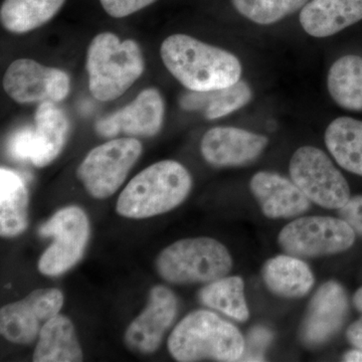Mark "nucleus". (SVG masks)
Here are the masks:
<instances>
[{"instance_id": "obj_7", "label": "nucleus", "mask_w": 362, "mask_h": 362, "mask_svg": "<svg viewBox=\"0 0 362 362\" xmlns=\"http://www.w3.org/2000/svg\"><path fill=\"white\" fill-rule=\"evenodd\" d=\"M142 153L134 138H120L90 150L77 170L78 180L94 199L110 197L123 185Z\"/></svg>"}, {"instance_id": "obj_8", "label": "nucleus", "mask_w": 362, "mask_h": 362, "mask_svg": "<svg viewBox=\"0 0 362 362\" xmlns=\"http://www.w3.org/2000/svg\"><path fill=\"white\" fill-rule=\"evenodd\" d=\"M289 170L293 182L317 206L339 209L351 197L349 182L321 149L300 147L292 156Z\"/></svg>"}, {"instance_id": "obj_13", "label": "nucleus", "mask_w": 362, "mask_h": 362, "mask_svg": "<svg viewBox=\"0 0 362 362\" xmlns=\"http://www.w3.org/2000/svg\"><path fill=\"white\" fill-rule=\"evenodd\" d=\"M177 307V299L170 289L164 286L152 288L146 308L126 330L127 346L144 354L156 351L166 331L175 321Z\"/></svg>"}, {"instance_id": "obj_12", "label": "nucleus", "mask_w": 362, "mask_h": 362, "mask_svg": "<svg viewBox=\"0 0 362 362\" xmlns=\"http://www.w3.org/2000/svg\"><path fill=\"white\" fill-rule=\"evenodd\" d=\"M349 303L346 291L337 281L320 286L312 297L300 327V338L309 347L320 346L342 327Z\"/></svg>"}, {"instance_id": "obj_20", "label": "nucleus", "mask_w": 362, "mask_h": 362, "mask_svg": "<svg viewBox=\"0 0 362 362\" xmlns=\"http://www.w3.org/2000/svg\"><path fill=\"white\" fill-rule=\"evenodd\" d=\"M83 358L71 319L59 314L49 319L40 330L33 361L77 362L83 361Z\"/></svg>"}, {"instance_id": "obj_15", "label": "nucleus", "mask_w": 362, "mask_h": 362, "mask_svg": "<svg viewBox=\"0 0 362 362\" xmlns=\"http://www.w3.org/2000/svg\"><path fill=\"white\" fill-rule=\"evenodd\" d=\"M269 139L264 135L235 127H214L202 140V156L216 168L244 166L265 150Z\"/></svg>"}, {"instance_id": "obj_18", "label": "nucleus", "mask_w": 362, "mask_h": 362, "mask_svg": "<svg viewBox=\"0 0 362 362\" xmlns=\"http://www.w3.org/2000/svg\"><path fill=\"white\" fill-rule=\"evenodd\" d=\"M35 121L30 161L37 168H45L59 156L65 146L70 124L64 111L52 102L40 104L35 112Z\"/></svg>"}, {"instance_id": "obj_21", "label": "nucleus", "mask_w": 362, "mask_h": 362, "mask_svg": "<svg viewBox=\"0 0 362 362\" xmlns=\"http://www.w3.org/2000/svg\"><path fill=\"white\" fill-rule=\"evenodd\" d=\"M252 99L251 87L240 80L223 89L207 92L190 90L180 98V104L183 110L202 111L206 119L214 120L242 109Z\"/></svg>"}, {"instance_id": "obj_32", "label": "nucleus", "mask_w": 362, "mask_h": 362, "mask_svg": "<svg viewBox=\"0 0 362 362\" xmlns=\"http://www.w3.org/2000/svg\"><path fill=\"white\" fill-rule=\"evenodd\" d=\"M346 337L350 344L356 349H362V318L349 326L346 331Z\"/></svg>"}, {"instance_id": "obj_33", "label": "nucleus", "mask_w": 362, "mask_h": 362, "mask_svg": "<svg viewBox=\"0 0 362 362\" xmlns=\"http://www.w3.org/2000/svg\"><path fill=\"white\" fill-rule=\"evenodd\" d=\"M343 361L347 362H362V349L350 350L343 356Z\"/></svg>"}, {"instance_id": "obj_29", "label": "nucleus", "mask_w": 362, "mask_h": 362, "mask_svg": "<svg viewBox=\"0 0 362 362\" xmlns=\"http://www.w3.org/2000/svg\"><path fill=\"white\" fill-rule=\"evenodd\" d=\"M35 129L30 127L16 131L8 143V152L16 160L26 161L32 158Z\"/></svg>"}, {"instance_id": "obj_16", "label": "nucleus", "mask_w": 362, "mask_h": 362, "mask_svg": "<svg viewBox=\"0 0 362 362\" xmlns=\"http://www.w3.org/2000/svg\"><path fill=\"white\" fill-rule=\"evenodd\" d=\"M250 188L263 214L272 220L295 218L310 209L308 197L293 180L278 173L259 171L252 176Z\"/></svg>"}, {"instance_id": "obj_14", "label": "nucleus", "mask_w": 362, "mask_h": 362, "mask_svg": "<svg viewBox=\"0 0 362 362\" xmlns=\"http://www.w3.org/2000/svg\"><path fill=\"white\" fill-rule=\"evenodd\" d=\"M164 118V102L159 90H143L131 103L105 117L96 124L98 134L106 138L121 133L130 136L151 137L161 129Z\"/></svg>"}, {"instance_id": "obj_22", "label": "nucleus", "mask_w": 362, "mask_h": 362, "mask_svg": "<svg viewBox=\"0 0 362 362\" xmlns=\"http://www.w3.org/2000/svg\"><path fill=\"white\" fill-rule=\"evenodd\" d=\"M28 192L25 181L9 169H0V233L13 238L28 228Z\"/></svg>"}, {"instance_id": "obj_1", "label": "nucleus", "mask_w": 362, "mask_h": 362, "mask_svg": "<svg viewBox=\"0 0 362 362\" xmlns=\"http://www.w3.org/2000/svg\"><path fill=\"white\" fill-rule=\"evenodd\" d=\"M164 66L189 90L207 92L239 82L240 59L232 52L207 45L187 35H173L162 42Z\"/></svg>"}, {"instance_id": "obj_2", "label": "nucleus", "mask_w": 362, "mask_h": 362, "mask_svg": "<svg viewBox=\"0 0 362 362\" xmlns=\"http://www.w3.org/2000/svg\"><path fill=\"white\" fill-rule=\"evenodd\" d=\"M192 178L180 162H156L138 173L119 195L117 213L142 220L168 213L185 201Z\"/></svg>"}, {"instance_id": "obj_25", "label": "nucleus", "mask_w": 362, "mask_h": 362, "mask_svg": "<svg viewBox=\"0 0 362 362\" xmlns=\"http://www.w3.org/2000/svg\"><path fill=\"white\" fill-rule=\"evenodd\" d=\"M327 88L333 101L349 111L362 110V58L342 57L331 66Z\"/></svg>"}, {"instance_id": "obj_31", "label": "nucleus", "mask_w": 362, "mask_h": 362, "mask_svg": "<svg viewBox=\"0 0 362 362\" xmlns=\"http://www.w3.org/2000/svg\"><path fill=\"white\" fill-rule=\"evenodd\" d=\"M338 216L362 237V195L350 197L346 204L338 209Z\"/></svg>"}, {"instance_id": "obj_27", "label": "nucleus", "mask_w": 362, "mask_h": 362, "mask_svg": "<svg viewBox=\"0 0 362 362\" xmlns=\"http://www.w3.org/2000/svg\"><path fill=\"white\" fill-rule=\"evenodd\" d=\"M238 13L258 25H272L303 8L308 0H232Z\"/></svg>"}, {"instance_id": "obj_28", "label": "nucleus", "mask_w": 362, "mask_h": 362, "mask_svg": "<svg viewBox=\"0 0 362 362\" xmlns=\"http://www.w3.org/2000/svg\"><path fill=\"white\" fill-rule=\"evenodd\" d=\"M272 341V333L264 327H256L249 333L246 342L247 349L243 354L240 361H264L263 351Z\"/></svg>"}, {"instance_id": "obj_9", "label": "nucleus", "mask_w": 362, "mask_h": 362, "mask_svg": "<svg viewBox=\"0 0 362 362\" xmlns=\"http://www.w3.org/2000/svg\"><path fill=\"white\" fill-rule=\"evenodd\" d=\"M40 235L54 242L40 257L37 267L44 275L56 277L82 259L90 237L89 220L80 207H65L40 226Z\"/></svg>"}, {"instance_id": "obj_19", "label": "nucleus", "mask_w": 362, "mask_h": 362, "mask_svg": "<svg viewBox=\"0 0 362 362\" xmlns=\"http://www.w3.org/2000/svg\"><path fill=\"white\" fill-rule=\"evenodd\" d=\"M262 277L273 294L284 298L303 297L315 282L310 267L289 254L268 259L262 269Z\"/></svg>"}, {"instance_id": "obj_24", "label": "nucleus", "mask_w": 362, "mask_h": 362, "mask_svg": "<svg viewBox=\"0 0 362 362\" xmlns=\"http://www.w3.org/2000/svg\"><path fill=\"white\" fill-rule=\"evenodd\" d=\"M66 0H4L0 21L6 30L25 33L49 23Z\"/></svg>"}, {"instance_id": "obj_4", "label": "nucleus", "mask_w": 362, "mask_h": 362, "mask_svg": "<svg viewBox=\"0 0 362 362\" xmlns=\"http://www.w3.org/2000/svg\"><path fill=\"white\" fill-rule=\"evenodd\" d=\"M86 68L90 94L99 101H113L141 77L144 59L135 40L121 42L114 33H102L88 47Z\"/></svg>"}, {"instance_id": "obj_6", "label": "nucleus", "mask_w": 362, "mask_h": 362, "mask_svg": "<svg viewBox=\"0 0 362 362\" xmlns=\"http://www.w3.org/2000/svg\"><path fill=\"white\" fill-rule=\"evenodd\" d=\"M356 232L342 218L302 216L279 233V246L298 258H317L347 251L356 243Z\"/></svg>"}, {"instance_id": "obj_17", "label": "nucleus", "mask_w": 362, "mask_h": 362, "mask_svg": "<svg viewBox=\"0 0 362 362\" xmlns=\"http://www.w3.org/2000/svg\"><path fill=\"white\" fill-rule=\"evenodd\" d=\"M362 21V0H311L300 13V23L314 37H327Z\"/></svg>"}, {"instance_id": "obj_34", "label": "nucleus", "mask_w": 362, "mask_h": 362, "mask_svg": "<svg viewBox=\"0 0 362 362\" xmlns=\"http://www.w3.org/2000/svg\"><path fill=\"white\" fill-rule=\"evenodd\" d=\"M354 307L362 313V287L359 288L356 292L354 296Z\"/></svg>"}, {"instance_id": "obj_30", "label": "nucleus", "mask_w": 362, "mask_h": 362, "mask_svg": "<svg viewBox=\"0 0 362 362\" xmlns=\"http://www.w3.org/2000/svg\"><path fill=\"white\" fill-rule=\"evenodd\" d=\"M156 0H100L101 6L112 18H122L151 6Z\"/></svg>"}, {"instance_id": "obj_11", "label": "nucleus", "mask_w": 362, "mask_h": 362, "mask_svg": "<svg viewBox=\"0 0 362 362\" xmlns=\"http://www.w3.org/2000/svg\"><path fill=\"white\" fill-rule=\"evenodd\" d=\"M64 304L63 293L56 288L35 290L21 301L7 304L0 310L2 337L16 344H28Z\"/></svg>"}, {"instance_id": "obj_10", "label": "nucleus", "mask_w": 362, "mask_h": 362, "mask_svg": "<svg viewBox=\"0 0 362 362\" xmlns=\"http://www.w3.org/2000/svg\"><path fill=\"white\" fill-rule=\"evenodd\" d=\"M4 88L18 103H59L70 93V77L59 69L40 65L32 59H18L7 68Z\"/></svg>"}, {"instance_id": "obj_3", "label": "nucleus", "mask_w": 362, "mask_h": 362, "mask_svg": "<svg viewBox=\"0 0 362 362\" xmlns=\"http://www.w3.org/2000/svg\"><path fill=\"white\" fill-rule=\"evenodd\" d=\"M245 346L244 337L235 326L206 310L194 311L185 316L168 340L169 352L180 362L202 359L239 361Z\"/></svg>"}, {"instance_id": "obj_5", "label": "nucleus", "mask_w": 362, "mask_h": 362, "mask_svg": "<svg viewBox=\"0 0 362 362\" xmlns=\"http://www.w3.org/2000/svg\"><path fill=\"white\" fill-rule=\"evenodd\" d=\"M233 258L223 244L211 238H190L173 243L159 254L156 269L171 284L211 283L226 277Z\"/></svg>"}, {"instance_id": "obj_26", "label": "nucleus", "mask_w": 362, "mask_h": 362, "mask_svg": "<svg viewBox=\"0 0 362 362\" xmlns=\"http://www.w3.org/2000/svg\"><path fill=\"white\" fill-rule=\"evenodd\" d=\"M199 299L204 306L220 311L239 322H246L249 319L245 282L239 276L223 277L207 283L199 292Z\"/></svg>"}, {"instance_id": "obj_23", "label": "nucleus", "mask_w": 362, "mask_h": 362, "mask_svg": "<svg viewBox=\"0 0 362 362\" xmlns=\"http://www.w3.org/2000/svg\"><path fill=\"white\" fill-rule=\"evenodd\" d=\"M325 144L345 170L362 176V121L339 117L328 126Z\"/></svg>"}]
</instances>
